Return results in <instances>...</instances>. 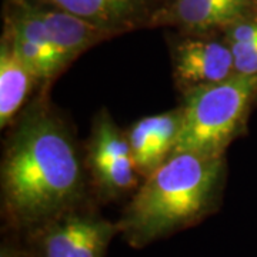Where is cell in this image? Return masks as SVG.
Segmentation results:
<instances>
[{
  "mask_svg": "<svg viewBox=\"0 0 257 257\" xmlns=\"http://www.w3.org/2000/svg\"><path fill=\"white\" fill-rule=\"evenodd\" d=\"M0 186L3 220L19 236L83 207L84 167L79 147L45 100L35 101L12 128L2 157Z\"/></svg>",
  "mask_w": 257,
  "mask_h": 257,
  "instance_id": "obj_1",
  "label": "cell"
},
{
  "mask_svg": "<svg viewBox=\"0 0 257 257\" xmlns=\"http://www.w3.org/2000/svg\"><path fill=\"white\" fill-rule=\"evenodd\" d=\"M224 176V157L170 156L124 207L120 234L128 246L142 248L200 223L219 207Z\"/></svg>",
  "mask_w": 257,
  "mask_h": 257,
  "instance_id": "obj_2",
  "label": "cell"
},
{
  "mask_svg": "<svg viewBox=\"0 0 257 257\" xmlns=\"http://www.w3.org/2000/svg\"><path fill=\"white\" fill-rule=\"evenodd\" d=\"M256 100L257 76L241 74L184 94L182 124L172 156L224 157L230 143L244 130Z\"/></svg>",
  "mask_w": 257,
  "mask_h": 257,
  "instance_id": "obj_3",
  "label": "cell"
},
{
  "mask_svg": "<svg viewBox=\"0 0 257 257\" xmlns=\"http://www.w3.org/2000/svg\"><path fill=\"white\" fill-rule=\"evenodd\" d=\"M119 224L79 207L22 236L32 257H106Z\"/></svg>",
  "mask_w": 257,
  "mask_h": 257,
  "instance_id": "obj_4",
  "label": "cell"
},
{
  "mask_svg": "<svg viewBox=\"0 0 257 257\" xmlns=\"http://www.w3.org/2000/svg\"><path fill=\"white\" fill-rule=\"evenodd\" d=\"M86 165L93 183L106 200L117 199L139 187L140 176L130 152L127 135L120 130L109 111L100 110L93 120Z\"/></svg>",
  "mask_w": 257,
  "mask_h": 257,
  "instance_id": "obj_5",
  "label": "cell"
},
{
  "mask_svg": "<svg viewBox=\"0 0 257 257\" xmlns=\"http://www.w3.org/2000/svg\"><path fill=\"white\" fill-rule=\"evenodd\" d=\"M176 87L182 94L217 84L236 74L234 59L226 40L186 37L176 42L172 52Z\"/></svg>",
  "mask_w": 257,
  "mask_h": 257,
  "instance_id": "obj_6",
  "label": "cell"
},
{
  "mask_svg": "<svg viewBox=\"0 0 257 257\" xmlns=\"http://www.w3.org/2000/svg\"><path fill=\"white\" fill-rule=\"evenodd\" d=\"M63 10L97 28L119 35L136 28L146 16V0H28Z\"/></svg>",
  "mask_w": 257,
  "mask_h": 257,
  "instance_id": "obj_7",
  "label": "cell"
},
{
  "mask_svg": "<svg viewBox=\"0 0 257 257\" xmlns=\"http://www.w3.org/2000/svg\"><path fill=\"white\" fill-rule=\"evenodd\" d=\"M32 5L36 8L37 15L45 23L64 67H67L87 49L113 36L109 32L67 12L35 3Z\"/></svg>",
  "mask_w": 257,
  "mask_h": 257,
  "instance_id": "obj_8",
  "label": "cell"
},
{
  "mask_svg": "<svg viewBox=\"0 0 257 257\" xmlns=\"http://www.w3.org/2000/svg\"><path fill=\"white\" fill-rule=\"evenodd\" d=\"M37 83L3 36L0 45V127L5 128L16 119Z\"/></svg>",
  "mask_w": 257,
  "mask_h": 257,
  "instance_id": "obj_9",
  "label": "cell"
},
{
  "mask_svg": "<svg viewBox=\"0 0 257 257\" xmlns=\"http://www.w3.org/2000/svg\"><path fill=\"white\" fill-rule=\"evenodd\" d=\"M246 16L250 15L219 0H175L162 20L189 32L202 33L213 29L227 28Z\"/></svg>",
  "mask_w": 257,
  "mask_h": 257,
  "instance_id": "obj_10",
  "label": "cell"
},
{
  "mask_svg": "<svg viewBox=\"0 0 257 257\" xmlns=\"http://www.w3.org/2000/svg\"><path fill=\"white\" fill-rule=\"evenodd\" d=\"M224 30V40L227 42L234 59L236 74L257 76V15L239 19Z\"/></svg>",
  "mask_w": 257,
  "mask_h": 257,
  "instance_id": "obj_11",
  "label": "cell"
},
{
  "mask_svg": "<svg viewBox=\"0 0 257 257\" xmlns=\"http://www.w3.org/2000/svg\"><path fill=\"white\" fill-rule=\"evenodd\" d=\"M128 140L130 152L136 165V170L140 177L146 179L157 169L153 147H152V136L147 117H142L135 121L126 132Z\"/></svg>",
  "mask_w": 257,
  "mask_h": 257,
  "instance_id": "obj_12",
  "label": "cell"
},
{
  "mask_svg": "<svg viewBox=\"0 0 257 257\" xmlns=\"http://www.w3.org/2000/svg\"><path fill=\"white\" fill-rule=\"evenodd\" d=\"M0 257H32V254L23 237L12 233V236H8L2 240Z\"/></svg>",
  "mask_w": 257,
  "mask_h": 257,
  "instance_id": "obj_13",
  "label": "cell"
},
{
  "mask_svg": "<svg viewBox=\"0 0 257 257\" xmlns=\"http://www.w3.org/2000/svg\"><path fill=\"white\" fill-rule=\"evenodd\" d=\"M223 3H227L233 8H237L241 12H244L246 15H253V3L254 0H219Z\"/></svg>",
  "mask_w": 257,
  "mask_h": 257,
  "instance_id": "obj_14",
  "label": "cell"
}]
</instances>
